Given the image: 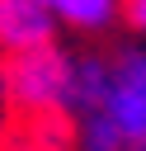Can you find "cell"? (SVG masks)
Masks as SVG:
<instances>
[{
  "label": "cell",
  "mask_w": 146,
  "mask_h": 151,
  "mask_svg": "<svg viewBox=\"0 0 146 151\" xmlns=\"http://www.w3.org/2000/svg\"><path fill=\"white\" fill-rule=\"evenodd\" d=\"M66 80H71V57L52 42L33 52H9L0 61V94L19 118L66 113Z\"/></svg>",
  "instance_id": "6da1fadb"
},
{
  "label": "cell",
  "mask_w": 146,
  "mask_h": 151,
  "mask_svg": "<svg viewBox=\"0 0 146 151\" xmlns=\"http://www.w3.org/2000/svg\"><path fill=\"white\" fill-rule=\"evenodd\" d=\"M104 113L118 123V132L146 137V52H122L108 61V94H104Z\"/></svg>",
  "instance_id": "7a4b0ae2"
},
{
  "label": "cell",
  "mask_w": 146,
  "mask_h": 151,
  "mask_svg": "<svg viewBox=\"0 0 146 151\" xmlns=\"http://www.w3.org/2000/svg\"><path fill=\"white\" fill-rule=\"evenodd\" d=\"M57 33V19L38 0H0V52H33L47 47Z\"/></svg>",
  "instance_id": "3957f363"
},
{
  "label": "cell",
  "mask_w": 146,
  "mask_h": 151,
  "mask_svg": "<svg viewBox=\"0 0 146 151\" xmlns=\"http://www.w3.org/2000/svg\"><path fill=\"white\" fill-rule=\"evenodd\" d=\"M108 94V61L104 57H71V80H66V113H99Z\"/></svg>",
  "instance_id": "277c9868"
},
{
  "label": "cell",
  "mask_w": 146,
  "mask_h": 151,
  "mask_svg": "<svg viewBox=\"0 0 146 151\" xmlns=\"http://www.w3.org/2000/svg\"><path fill=\"white\" fill-rule=\"evenodd\" d=\"M71 123L66 113H38V118H24L19 127L9 123V137L0 151H71Z\"/></svg>",
  "instance_id": "5b68a950"
},
{
  "label": "cell",
  "mask_w": 146,
  "mask_h": 151,
  "mask_svg": "<svg viewBox=\"0 0 146 151\" xmlns=\"http://www.w3.org/2000/svg\"><path fill=\"white\" fill-rule=\"evenodd\" d=\"M52 19L80 28V33H99L118 19V0H57L52 5Z\"/></svg>",
  "instance_id": "8992f818"
},
{
  "label": "cell",
  "mask_w": 146,
  "mask_h": 151,
  "mask_svg": "<svg viewBox=\"0 0 146 151\" xmlns=\"http://www.w3.org/2000/svg\"><path fill=\"white\" fill-rule=\"evenodd\" d=\"M75 137H80V151H122V146H127V137L118 132V123H113L104 109H99V113H85Z\"/></svg>",
  "instance_id": "52a82bcc"
},
{
  "label": "cell",
  "mask_w": 146,
  "mask_h": 151,
  "mask_svg": "<svg viewBox=\"0 0 146 151\" xmlns=\"http://www.w3.org/2000/svg\"><path fill=\"white\" fill-rule=\"evenodd\" d=\"M118 14H122L137 33H146V0H118Z\"/></svg>",
  "instance_id": "ba28073f"
},
{
  "label": "cell",
  "mask_w": 146,
  "mask_h": 151,
  "mask_svg": "<svg viewBox=\"0 0 146 151\" xmlns=\"http://www.w3.org/2000/svg\"><path fill=\"white\" fill-rule=\"evenodd\" d=\"M5 137H9V104H5V94H0V146H5Z\"/></svg>",
  "instance_id": "9c48e42d"
},
{
  "label": "cell",
  "mask_w": 146,
  "mask_h": 151,
  "mask_svg": "<svg viewBox=\"0 0 146 151\" xmlns=\"http://www.w3.org/2000/svg\"><path fill=\"white\" fill-rule=\"evenodd\" d=\"M122 151H146V137H132V142H127Z\"/></svg>",
  "instance_id": "30bf717a"
},
{
  "label": "cell",
  "mask_w": 146,
  "mask_h": 151,
  "mask_svg": "<svg viewBox=\"0 0 146 151\" xmlns=\"http://www.w3.org/2000/svg\"><path fill=\"white\" fill-rule=\"evenodd\" d=\"M38 5H47V9H52V5H57V0H38Z\"/></svg>",
  "instance_id": "8fae6325"
}]
</instances>
